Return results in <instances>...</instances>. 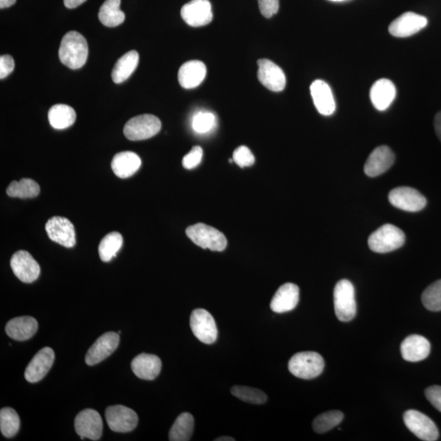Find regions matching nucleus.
Instances as JSON below:
<instances>
[{"label": "nucleus", "instance_id": "f257e3e1", "mask_svg": "<svg viewBox=\"0 0 441 441\" xmlns=\"http://www.w3.org/2000/svg\"><path fill=\"white\" fill-rule=\"evenodd\" d=\"M58 54L63 65L72 70L81 68L88 56L86 38L78 32H68L62 38Z\"/></svg>", "mask_w": 441, "mask_h": 441}, {"label": "nucleus", "instance_id": "f03ea898", "mask_svg": "<svg viewBox=\"0 0 441 441\" xmlns=\"http://www.w3.org/2000/svg\"><path fill=\"white\" fill-rule=\"evenodd\" d=\"M405 234L394 225L386 224L372 232L368 244L372 252L386 253L403 246Z\"/></svg>", "mask_w": 441, "mask_h": 441}, {"label": "nucleus", "instance_id": "7ed1b4c3", "mask_svg": "<svg viewBox=\"0 0 441 441\" xmlns=\"http://www.w3.org/2000/svg\"><path fill=\"white\" fill-rule=\"evenodd\" d=\"M325 360L317 352L302 351L294 355L288 362V370L299 379H312L321 374Z\"/></svg>", "mask_w": 441, "mask_h": 441}, {"label": "nucleus", "instance_id": "20e7f679", "mask_svg": "<svg viewBox=\"0 0 441 441\" xmlns=\"http://www.w3.org/2000/svg\"><path fill=\"white\" fill-rule=\"evenodd\" d=\"M191 241L202 248L222 252L227 248V239L218 230L204 223H197L186 230Z\"/></svg>", "mask_w": 441, "mask_h": 441}, {"label": "nucleus", "instance_id": "39448f33", "mask_svg": "<svg viewBox=\"0 0 441 441\" xmlns=\"http://www.w3.org/2000/svg\"><path fill=\"white\" fill-rule=\"evenodd\" d=\"M335 311L338 320L348 322L356 315L355 288L347 279L338 281L333 291Z\"/></svg>", "mask_w": 441, "mask_h": 441}, {"label": "nucleus", "instance_id": "423d86ee", "mask_svg": "<svg viewBox=\"0 0 441 441\" xmlns=\"http://www.w3.org/2000/svg\"><path fill=\"white\" fill-rule=\"evenodd\" d=\"M161 127L158 117L148 114L137 115L126 122L124 134L130 141L146 140L158 134Z\"/></svg>", "mask_w": 441, "mask_h": 441}, {"label": "nucleus", "instance_id": "0eeeda50", "mask_svg": "<svg viewBox=\"0 0 441 441\" xmlns=\"http://www.w3.org/2000/svg\"><path fill=\"white\" fill-rule=\"evenodd\" d=\"M404 423L407 428L421 440L435 441L439 438V430L434 421L418 410H407L404 414Z\"/></svg>", "mask_w": 441, "mask_h": 441}, {"label": "nucleus", "instance_id": "6e6552de", "mask_svg": "<svg viewBox=\"0 0 441 441\" xmlns=\"http://www.w3.org/2000/svg\"><path fill=\"white\" fill-rule=\"evenodd\" d=\"M190 326L194 335L205 344H213L217 340V326L212 315L204 309H195L191 313Z\"/></svg>", "mask_w": 441, "mask_h": 441}, {"label": "nucleus", "instance_id": "1a4fd4ad", "mask_svg": "<svg viewBox=\"0 0 441 441\" xmlns=\"http://www.w3.org/2000/svg\"><path fill=\"white\" fill-rule=\"evenodd\" d=\"M388 199L394 207L407 212H419L426 205V199L424 195L419 190L407 186H401L391 190Z\"/></svg>", "mask_w": 441, "mask_h": 441}, {"label": "nucleus", "instance_id": "9d476101", "mask_svg": "<svg viewBox=\"0 0 441 441\" xmlns=\"http://www.w3.org/2000/svg\"><path fill=\"white\" fill-rule=\"evenodd\" d=\"M108 426L115 433H130L136 428L139 416L136 412L124 405H113L106 410Z\"/></svg>", "mask_w": 441, "mask_h": 441}, {"label": "nucleus", "instance_id": "9b49d317", "mask_svg": "<svg viewBox=\"0 0 441 441\" xmlns=\"http://www.w3.org/2000/svg\"><path fill=\"white\" fill-rule=\"evenodd\" d=\"M49 239L66 248H72L76 244V230L71 220L63 217H52L46 225Z\"/></svg>", "mask_w": 441, "mask_h": 441}, {"label": "nucleus", "instance_id": "f8f14e48", "mask_svg": "<svg viewBox=\"0 0 441 441\" xmlns=\"http://www.w3.org/2000/svg\"><path fill=\"white\" fill-rule=\"evenodd\" d=\"M184 22L192 27L206 26L212 22V5L209 0H191L181 10Z\"/></svg>", "mask_w": 441, "mask_h": 441}, {"label": "nucleus", "instance_id": "ddd939ff", "mask_svg": "<svg viewBox=\"0 0 441 441\" xmlns=\"http://www.w3.org/2000/svg\"><path fill=\"white\" fill-rule=\"evenodd\" d=\"M103 424L101 416L94 410L87 409L80 412L75 419L76 433L82 440L88 438L98 440L102 435Z\"/></svg>", "mask_w": 441, "mask_h": 441}, {"label": "nucleus", "instance_id": "4468645a", "mask_svg": "<svg viewBox=\"0 0 441 441\" xmlns=\"http://www.w3.org/2000/svg\"><path fill=\"white\" fill-rule=\"evenodd\" d=\"M258 66V78L264 87L276 92L284 90L286 76L281 67L268 59H260Z\"/></svg>", "mask_w": 441, "mask_h": 441}, {"label": "nucleus", "instance_id": "2eb2a0df", "mask_svg": "<svg viewBox=\"0 0 441 441\" xmlns=\"http://www.w3.org/2000/svg\"><path fill=\"white\" fill-rule=\"evenodd\" d=\"M428 19L412 12L402 14L390 24L388 31L391 36L406 38L414 36L428 26Z\"/></svg>", "mask_w": 441, "mask_h": 441}, {"label": "nucleus", "instance_id": "dca6fc26", "mask_svg": "<svg viewBox=\"0 0 441 441\" xmlns=\"http://www.w3.org/2000/svg\"><path fill=\"white\" fill-rule=\"evenodd\" d=\"M10 264H11L15 276L24 283L36 281L41 274V267L38 263L31 253L24 250L15 253Z\"/></svg>", "mask_w": 441, "mask_h": 441}, {"label": "nucleus", "instance_id": "f3484780", "mask_svg": "<svg viewBox=\"0 0 441 441\" xmlns=\"http://www.w3.org/2000/svg\"><path fill=\"white\" fill-rule=\"evenodd\" d=\"M119 343V333L114 332L104 333L88 351L85 356L86 364L92 366L104 360L117 349Z\"/></svg>", "mask_w": 441, "mask_h": 441}, {"label": "nucleus", "instance_id": "a211bd4d", "mask_svg": "<svg viewBox=\"0 0 441 441\" xmlns=\"http://www.w3.org/2000/svg\"><path fill=\"white\" fill-rule=\"evenodd\" d=\"M54 360H55V354L52 348H43L33 357L24 371V377L27 381L34 384V382L42 380L50 370Z\"/></svg>", "mask_w": 441, "mask_h": 441}, {"label": "nucleus", "instance_id": "6ab92c4d", "mask_svg": "<svg viewBox=\"0 0 441 441\" xmlns=\"http://www.w3.org/2000/svg\"><path fill=\"white\" fill-rule=\"evenodd\" d=\"M395 154L390 147H377L368 158L365 164V173L370 178L380 176L388 170L395 162Z\"/></svg>", "mask_w": 441, "mask_h": 441}, {"label": "nucleus", "instance_id": "aec40b11", "mask_svg": "<svg viewBox=\"0 0 441 441\" xmlns=\"http://www.w3.org/2000/svg\"><path fill=\"white\" fill-rule=\"evenodd\" d=\"M310 90L318 112L326 116L332 115L336 110V103L330 85L325 81L317 80L312 83Z\"/></svg>", "mask_w": 441, "mask_h": 441}, {"label": "nucleus", "instance_id": "412c9836", "mask_svg": "<svg viewBox=\"0 0 441 441\" xmlns=\"http://www.w3.org/2000/svg\"><path fill=\"white\" fill-rule=\"evenodd\" d=\"M400 351L404 360L418 362L428 358L430 352V344L423 336L410 335L402 342Z\"/></svg>", "mask_w": 441, "mask_h": 441}, {"label": "nucleus", "instance_id": "4be33fe9", "mask_svg": "<svg viewBox=\"0 0 441 441\" xmlns=\"http://www.w3.org/2000/svg\"><path fill=\"white\" fill-rule=\"evenodd\" d=\"M299 302V288L296 284L286 283L279 287L272 298L271 309L276 313L293 310Z\"/></svg>", "mask_w": 441, "mask_h": 441}, {"label": "nucleus", "instance_id": "5701e85b", "mask_svg": "<svg viewBox=\"0 0 441 441\" xmlns=\"http://www.w3.org/2000/svg\"><path fill=\"white\" fill-rule=\"evenodd\" d=\"M207 75V68L200 61L186 62L178 71V82L186 90L198 87L204 80Z\"/></svg>", "mask_w": 441, "mask_h": 441}, {"label": "nucleus", "instance_id": "b1692460", "mask_svg": "<svg viewBox=\"0 0 441 441\" xmlns=\"http://www.w3.org/2000/svg\"><path fill=\"white\" fill-rule=\"evenodd\" d=\"M131 368L132 372L139 379L154 380L160 374L162 363L158 356L142 353L132 360Z\"/></svg>", "mask_w": 441, "mask_h": 441}, {"label": "nucleus", "instance_id": "393cba45", "mask_svg": "<svg viewBox=\"0 0 441 441\" xmlns=\"http://www.w3.org/2000/svg\"><path fill=\"white\" fill-rule=\"evenodd\" d=\"M396 97V88L387 78L377 80L370 90V99L377 110L384 111L393 102Z\"/></svg>", "mask_w": 441, "mask_h": 441}, {"label": "nucleus", "instance_id": "a878e982", "mask_svg": "<svg viewBox=\"0 0 441 441\" xmlns=\"http://www.w3.org/2000/svg\"><path fill=\"white\" fill-rule=\"evenodd\" d=\"M38 330V322L31 316H22L8 321L5 331L8 337L17 341H26L36 335Z\"/></svg>", "mask_w": 441, "mask_h": 441}, {"label": "nucleus", "instance_id": "bb28decb", "mask_svg": "<svg viewBox=\"0 0 441 441\" xmlns=\"http://www.w3.org/2000/svg\"><path fill=\"white\" fill-rule=\"evenodd\" d=\"M141 165L140 157L132 151L120 152L111 162L113 172L120 178H130L140 169Z\"/></svg>", "mask_w": 441, "mask_h": 441}, {"label": "nucleus", "instance_id": "cd10ccee", "mask_svg": "<svg viewBox=\"0 0 441 441\" xmlns=\"http://www.w3.org/2000/svg\"><path fill=\"white\" fill-rule=\"evenodd\" d=\"M139 54L132 50L122 56L113 68L111 76L115 83H121L129 78L139 65Z\"/></svg>", "mask_w": 441, "mask_h": 441}, {"label": "nucleus", "instance_id": "c85d7f7f", "mask_svg": "<svg viewBox=\"0 0 441 441\" xmlns=\"http://www.w3.org/2000/svg\"><path fill=\"white\" fill-rule=\"evenodd\" d=\"M76 120V113L70 106L57 104L48 111V121L55 130H66L74 125Z\"/></svg>", "mask_w": 441, "mask_h": 441}, {"label": "nucleus", "instance_id": "c756f323", "mask_svg": "<svg viewBox=\"0 0 441 441\" xmlns=\"http://www.w3.org/2000/svg\"><path fill=\"white\" fill-rule=\"evenodd\" d=\"M121 0H106L98 13L102 24L107 27L120 26L125 20V14L120 9Z\"/></svg>", "mask_w": 441, "mask_h": 441}, {"label": "nucleus", "instance_id": "7c9ffc66", "mask_svg": "<svg viewBox=\"0 0 441 441\" xmlns=\"http://www.w3.org/2000/svg\"><path fill=\"white\" fill-rule=\"evenodd\" d=\"M194 430V418L189 413H183L178 416L169 430L171 441H188Z\"/></svg>", "mask_w": 441, "mask_h": 441}, {"label": "nucleus", "instance_id": "2f4dec72", "mask_svg": "<svg viewBox=\"0 0 441 441\" xmlns=\"http://www.w3.org/2000/svg\"><path fill=\"white\" fill-rule=\"evenodd\" d=\"M41 192V188L36 181L29 178H22L19 181H13L8 186L7 194L13 198H34Z\"/></svg>", "mask_w": 441, "mask_h": 441}, {"label": "nucleus", "instance_id": "473e14b6", "mask_svg": "<svg viewBox=\"0 0 441 441\" xmlns=\"http://www.w3.org/2000/svg\"><path fill=\"white\" fill-rule=\"evenodd\" d=\"M122 245V237L119 232H111L107 234L102 239L98 248L99 256L102 261L108 262L116 256L118 252Z\"/></svg>", "mask_w": 441, "mask_h": 441}, {"label": "nucleus", "instance_id": "72a5a7b5", "mask_svg": "<svg viewBox=\"0 0 441 441\" xmlns=\"http://www.w3.org/2000/svg\"><path fill=\"white\" fill-rule=\"evenodd\" d=\"M343 414L341 411L332 410L326 412L316 416L313 421V429L316 433H326L336 426L340 425L343 419Z\"/></svg>", "mask_w": 441, "mask_h": 441}, {"label": "nucleus", "instance_id": "f704fd0d", "mask_svg": "<svg viewBox=\"0 0 441 441\" xmlns=\"http://www.w3.org/2000/svg\"><path fill=\"white\" fill-rule=\"evenodd\" d=\"M20 419L17 412L12 408H4L0 411V430L7 438H12L18 433Z\"/></svg>", "mask_w": 441, "mask_h": 441}, {"label": "nucleus", "instance_id": "c9c22d12", "mask_svg": "<svg viewBox=\"0 0 441 441\" xmlns=\"http://www.w3.org/2000/svg\"><path fill=\"white\" fill-rule=\"evenodd\" d=\"M232 394L249 404L262 405L267 400V396L262 391L249 386H234L232 388Z\"/></svg>", "mask_w": 441, "mask_h": 441}, {"label": "nucleus", "instance_id": "e433bc0d", "mask_svg": "<svg viewBox=\"0 0 441 441\" xmlns=\"http://www.w3.org/2000/svg\"><path fill=\"white\" fill-rule=\"evenodd\" d=\"M421 302L430 312L441 311V279L426 288L421 295Z\"/></svg>", "mask_w": 441, "mask_h": 441}, {"label": "nucleus", "instance_id": "4c0bfd02", "mask_svg": "<svg viewBox=\"0 0 441 441\" xmlns=\"http://www.w3.org/2000/svg\"><path fill=\"white\" fill-rule=\"evenodd\" d=\"M217 122L214 113L206 111H200L195 113L191 121V125L195 132L200 134H208L214 129Z\"/></svg>", "mask_w": 441, "mask_h": 441}, {"label": "nucleus", "instance_id": "58836bf2", "mask_svg": "<svg viewBox=\"0 0 441 441\" xmlns=\"http://www.w3.org/2000/svg\"><path fill=\"white\" fill-rule=\"evenodd\" d=\"M233 160L241 168H245V167L252 166L254 164L255 158L251 150L247 146H241L234 151Z\"/></svg>", "mask_w": 441, "mask_h": 441}, {"label": "nucleus", "instance_id": "ea45409f", "mask_svg": "<svg viewBox=\"0 0 441 441\" xmlns=\"http://www.w3.org/2000/svg\"><path fill=\"white\" fill-rule=\"evenodd\" d=\"M203 150L200 146H195L184 156L183 160V165L186 169H192L196 168L202 160Z\"/></svg>", "mask_w": 441, "mask_h": 441}, {"label": "nucleus", "instance_id": "a19ab883", "mask_svg": "<svg viewBox=\"0 0 441 441\" xmlns=\"http://www.w3.org/2000/svg\"><path fill=\"white\" fill-rule=\"evenodd\" d=\"M260 11L265 18H270L279 11V0H258Z\"/></svg>", "mask_w": 441, "mask_h": 441}, {"label": "nucleus", "instance_id": "79ce46f5", "mask_svg": "<svg viewBox=\"0 0 441 441\" xmlns=\"http://www.w3.org/2000/svg\"><path fill=\"white\" fill-rule=\"evenodd\" d=\"M425 396L430 403L441 413V386H431L425 391Z\"/></svg>", "mask_w": 441, "mask_h": 441}, {"label": "nucleus", "instance_id": "37998d69", "mask_svg": "<svg viewBox=\"0 0 441 441\" xmlns=\"http://www.w3.org/2000/svg\"><path fill=\"white\" fill-rule=\"evenodd\" d=\"M15 67L13 58L10 55L0 57V78H6L11 74Z\"/></svg>", "mask_w": 441, "mask_h": 441}, {"label": "nucleus", "instance_id": "c03bdc74", "mask_svg": "<svg viewBox=\"0 0 441 441\" xmlns=\"http://www.w3.org/2000/svg\"><path fill=\"white\" fill-rule=\"evenodd\" d=\"M434 127L436 136H438V139L441 141V111L438 113L435 117Z\"/></svg>", "mask_w": 441, "mask_h": 441}, {"label": "nucleus", "instance_id": "a18cd8bd", "mask_svg": "<svg viewBox=\"0 0 441 441\" xmlns=\"http://www.w3.org/2000/svg\"><path fill=\"white\" fill-rule=\"evenodd\" d=\"M86 0H64V4L67 8H76L82 4L85 3Z\"/></svg>", "mask_w": 441, "mask_h": 441}, {"label": "nucleus", "instance_id": "49530a36", "mask_svg": "<svg viewBox=\"0 0 441 441\" xmlns=\"http://www.w3.org/2000/svg\"><path fill=\"white\" fill-rule=\"evenodd\" d=\"M17 0H0V8H7L13 6Z\"/></svg>", "mask_w": 441, "mask_h": 441}, {"label": "nucleus", "instance_id": "de8ad7c7", "mask_svg": "<svg viewBox=\"0 0 441 441\" xmlns=\"http://www.w3.org/2000/svg\"><path fill=\"white\" fill-rule=\"evenodd\" d=\"M216 441H234V439L232 438H229V436H222V438H219L215 440Z\"/></svg>", "mask_w": 441, "mask_h": 441}, {"label": "nucleus", "instance_id": "09e8293b", "mask_svg": "<svg viewBox=\"0 0 441 441\" xmlns=\"http://www.w3.org/2000/svg\"><path fill=\"white\" fill-rule=\"evenodd\" d=\"M330 1H332V2H342V1H346V0H330Z\"/></svg>", "mask_w": 441, "mask_h": 441}]
</instances>
